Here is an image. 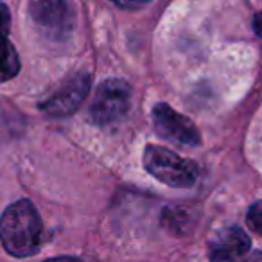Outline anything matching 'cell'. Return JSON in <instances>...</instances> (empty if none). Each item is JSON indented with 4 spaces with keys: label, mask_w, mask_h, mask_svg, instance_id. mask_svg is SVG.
<instances>
[{
    "label": "cell",
    "mask_w": 262,
    "mask_h": 262,
    "mask_svg": "<svg viewBox=\"0 0 262 262\" xmlns=\"http://www.w3.org/2000/svg\"><path fill=\"white\" fill-rule=\"evenodd\" d=\"M43 262H83L77 257H54V258H47Z\"/></svg>",
    "instance_id": "12"
},
{
    "label": "cell",
    "mask_w": 262,
    "mask_h": 262,
    "mask_svg": "<svg viewBox=\"0 0 262 262\" xmlns=\"http://www.w3.org/2000/svg\"><path fill=\"white\" fill-rule=\"evenodd\" d=\"M162 225L171 232L172 235H185L190 232L194 221H192V210L187 207H169L162 212Z\"/></svg>",
    "instance_id": "9"
},
{
    "label": "cell",
    "mask_w": 262,
    "mask_h": 262,
    "mask_svg": "<svg viewBox=\"0 0 262 262\" xmlns=\"http://www.w3.org/2000/svg\"><path fill=\"white\" fill-rule=\"evenodd\" d=\"M90 84L92 77L88 72L74 74L63 83V86L58 92H54L47 101L41 102L40 110L43 113H47L49 117H54V119L70 117L88 95Z\"/></svg>",
    "instance_id": "5"
},
{
    "label": "cell",
    "mask_w": 262,
    "mask_h": 262,
    "mask_svg": "<svg viewBox=\"0 0 262 262\" xmlns=\"http://www.w3.org/2000/svg\"><path fill=\"white\" fill-rule=\"evenodd\" d=\"M40 214L29 200H20L9 205L0 215V241L9 255L26 258L38 253L41 248Z\"/></svg>",
    "instance_id": "1"
},
{
    "label": "cell",
    "mask_w": 262,
    "mask_h": 262,
    "mask_svg": "<svg viewBox=\"0 0 262 262\" xmlns=\"http://www.w3.org/2000/svg\"><path fill=\"white\" fill-rule=\"evenodd\" d=\"M31 18L41 33L52 40H63L74 29V11L70 4L58 0H40L29 4Z\"/></svg>",
    "instance_id": "4"
},
{
    "label": "cell",
    "mask_w": 262,
    "mask_h": 262,
    "mask_svg": "<svg viewBox=\"0 0 262 262\" xmlns=\"http://www.w3.org/2000/svg\"><path fill=\"white\" fill-rule=\"evenodd\" d=\"M246 223L255 233L262 235V201H255L248 210Z\"/></svg>",
    "instance_id": "10"
},
{
    "label": "cell",
    "mask_w": 262,
    "mask_h": 262,
    "mask_svg": "<svg viewBox=\"0 0 262 262\" xmlns=\"http://www.w3.org/2000/svg\"><path fill=\"white\" fill-rule=\"evenodd\" d=\"M11 13L0 2V83L13 79L20 72V58L11 38Z\"/></svg>",
    "instance_id": "8"
},
{
    "label": "cell",
    "mask_w": 262,
    "mask_h": 262,
    "mask_svg": "<svg viewBox=\"0 0 262 262\" xmlns=\"http://www.w3.org/2000/svg\"><path fill=\"white\" fill-rule=\"evenodd\" d=\"M253 31H255V34H257V36L262 38V11L255 15V18H253Z\"/></svg>",
    "instance_id": "11"
},
{
    "label": "cell",
    "mask_w": 262,
    "mask_h": 262,
    "mask_svg": "<svg viewBox=\"0 0 262 262\" xmlns=\"http://www.w3.org/2000/svg\"><path fill=\"white\" fill-rule=\"evenodd\" d=\"M250 246V235L241 226H226L212 237L208 244V258L210 262H235L248 253Z\"/></svg>",
    "instance_id": "7"
},
{
    "label": "cell",
    "mask_w": 262,
    "mask_h": 262,
    "mask_svg": "<svg viewBox=\"0 0 262 262\" xmlns=\"http://www.w3.org/2000/svg\"><path fill=\"white\" fill-rule=\"evenodd\" d=\"M244 262H262V250L258 251H253L250 257L244 258Z\"/></svg>",
    "instance_id": "13"
},
{
    "label": "cell",
    "mask_w": 262,
    "mask_h": 262,
    "mask_svg": "<svg viewBox=\"0 0 262 262\" xmlns=\"http://www.w3.org/2000/svg\"><path fill=\"white\" fill-rule=\"evenodd\" d=\"M144 167L158 182L176 189H187L196 183L198 165L174 151L162 146H147L144 151Z\"/></svg>",
    "instance_id": "2"
},
{
    "label": "cell",
    "mask_w": 262,
    "mask_h": 262,
    "mask_svg": "<svg viewBox=\"0 0 262 262\" xmlns=\"http://www.w3.org/2000/svg\"><path fill=\"white\" fill-rule=\"evenodd\" d=\"M131 106V86L124 79H106L99 84L90 106V120L97 126H110L127 115Z\"/></svg>",
    "instance_id": "3"
},
{
    "label": "cell",
    "mask_w": 262,
    "mask_h": 262,
    "mask_svg": "<svg viewBox=\"0 0 262 262\" xmlns=\"http://www.w3.org/2000/svg\"><path fill=\"white\" fill-rule=\"evenodd\" d=\"M153 126L158 135L169 142L180 146H200L201 142L196 124L164 102L153 108Z\"/></svg>",
    "instance_id": "6"
}]
</instances>
